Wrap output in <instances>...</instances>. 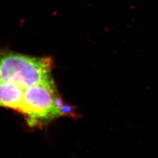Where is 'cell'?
<instances>
[{"instance_id":"cell-3","label":"cell","mask_w":158,"mask_h":158,"mask_svg":"<svg viewBox=\"0 0 158 158\" xmlns=\"http://www.w3.org/2000/svg\"><path fill=\"white\" fill-rule=\"evenodd\" d=\"M24 89L10 83H0V107L19 113Z\"/></svg>"},{"instance_id":"cell-2","label":"cell","mask_w":158,"mask_h":158,"mask_svg":"<svg viewBox=\"0 0 158 158\" xmlns=\"http://www.w3.org/2000/svg\"><path fill=\"white\" fill-rule=\"evenodd\" d=\"M63 106L55 85H35L24 89L19 113L30 126L35 127L63 116Z\"/></svg>"},{"instance_id":"cell-1","label":"cell","mask_w":158,"mask_h":158,"mask_svg":"<svg viewBox=\"0 0 158 158\" xmlns=\"http://www.w3.org/2000/svg\"><path fill=\"white\" fill-rule=\"evenodd\" d=\"M51 57H36L12 52H0V83L26 88L35 85H55Z\"/></svg>"}]
</instances>
